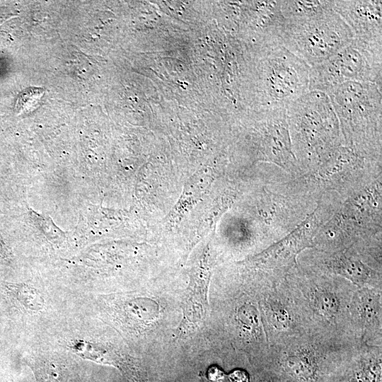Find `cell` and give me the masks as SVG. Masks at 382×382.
Returning a JSON list of instances; mask_svg holds the SVG:
<instances>
[{
  "instance_id": "obj_16",
  "label": "cell",
  "mask_w": 382,
  "mask_h": 382,
  "mask_svg": "<svg viewBox=\"0 0 382 382\" xmlns=\"http://www.w3.org/2000/svg\"><path fill=\"white\" fill-rule=\"evenodd\" d=\"M30 366L36 378V382H61V371L58 366L49 360L38 359Z\"/></svg>"
},
{
  "instance_id": "obj_1",
  "label": "cell",
  "mask_w": 382,
  "mask_h": 382,
  "mask_svg": "<svg viewBox=\"0 0 382 382\" xmlns=\"http://www.w3.org/2000/svg\"><path fill=\"white\" fill-rule=\"evenodd\" d=\"M339 121L347 146L362 154L381 149V86L349 81L327 93Z\"/></svg>"
},
{
  "instance_id": "obj_18",
  "label": "cell",
  "mask_w": 382,
  "mask_h": 382,
  "mask_svg": "<svg viewBox=\"0 0 382 382\" xmlns=\"http://www.w3.org/2000/svg\"><path fill=\"white\" fill-rule=\"evenodd\" d=\"M317 308L325 316L331 317L338 310V304L335 296L328 291L318 292L315 297Z\"/></svg>"
},
{
  "instance_id": "obj_5",
  "label": "cell",
  "mask_w": 382,
  "mask_h": 382,
  "mask_svg": "<svg viewBox=\"0 0 382 382\" xmlns=\"http://www.w3.org/2000/svg\"><path fill=\"white\" fill-rule=\"evenodd\" d=\"M382 84V44L354 37L325 61L311 67L309 91L328 93L339 85L349 82Z\"/></svg>"
},
{
  "instance_id": "obj_14",
  "label": "cell",
  "mask_w": 382,
  "mask_h": 382,
  "mask_svg": "<svg viewBox=\"0 0 382 382\" xmlns=\"http://www.w3.org/2000/svg\"><path fill=\"white\" fill-rule=\"evenodd\" d=\"M71 347L76 354L85 359L112 365L123 370L122 366L120 364V360L105 349L81 340L76 341Z\"/></svg>"
},
{
  "instance_id": "obj_4",
  "label": "cell",
  "mask_w": 382,
  "mask_h": 382,
  "mask_svg": "<svg viewBox=\"0 0 382 382\" xmlns=\"http://www.w3.org/2000/svg\"><path fill=\"white\" fill-rule=\"evenodd\" d=\"M354 37L348 25L330 8L306 18H284L280 42L312 67L348 45Z\"/></svg>"
},
{
  "instance_id": "obj_17",
  "label": "cell",
  "mask_w": 382,
  "mask_h": 382,
  "mask_svg": "<svg viewBox=\"0 0 382 382\" xmlns=\"http://www.w3.org/2000/svg\"><path fill=\"white\" fill-rule=\"evenodd\" d=\"M357 301V313L366 322L374 320L378 314V304L374 296L370 294H363Z\"/></svg>"
},
{
  "instance_id": "obj_2",
  "label": "cell",
  "mask_w": 382,
  "mask_h": 382,
  "mask_svg": "<svg viewBox=\"0 0 382 382\" xmlns=\"http://www.w3.org/2000/svg\"><path fill=\"white\" fill-rule=\"evenodd\" d=\"M286 118L296 157L321 163L341 145L339 121L323 92L301 96L286 109Z\"/></svg>"
},
{
  "instance_id": "obj_20",
  "label": "cell",
  "mask_w": 382,
  "mask_h": 382,
  "mask_svg": "<svg viewBox=\"0 0 382 382\" xmlns=\"http://www.w3.org/2000/svg\"><path fill=\"white\" fill-rule=\"evenodd\" d=\"M231 382H250L248 374L241 369H236L228 375Z\"/></svg>"
},
{
  "instance_id": "obj_8",
  "label": "cell",
  "mask_w": 382,
  "mask_h": 382,
  "mask_svg": "<svg viewBox=\"0 0 382 382\" xmlns=\"http://www.w3.org/2000/svg\"><path fill=\"white\" fill-rule=\"evenodd\" d=\"M211 277L209 248L207 245L190 270V282L182 303L183 318L178 335L195 331L204 320L208 309V289Z\"/></svg>"
},
{
  "instance_id": "obj_11",
  "label": "cell",
  "mask_w": 382,
  "mask_h": 382,
  "mask_svg": "<svg viewBox=\"0 0 382 382\" xmlns=\"http://www.w3.org/2000/svg\"><path fill=\"white\" fill-rule=\"evenodd\" d=\"M332 270L357 284H364L371 275V270L359 260L342 254L333 259L330 264Z\"/></svg>"
},
{
  "instance_id": "obj_15",
  "label": "cell",
  "mask_w": 382,
  "mask_h": 382,
  "mask_svg": "<svg viewBox=\"0 0 382 382\" xmlns=\"http://www.w3.org/2000/svg\"><path fill=\"white\" fill-rule=\"evenodd\" d=\"M11 294L25 309L38 311L44 306L43 298L38 291L28 286H19L13 289Z\"/></svg>"
},
{
  "instance_id": "obj_12",
  "label": "cell",
  "mask_w": 382,
  "mask_h": 382,
  "mask_svg": "<svg viewBox=\"0 0 382 382\" xmlns=\"http://www.w3.org/2000/svg\"><path fill=\"white\" fill-rule=\"evenodd\" d=\"M285 19L306 18L332 8V1H280Z\"/></svg>"
},
{
  "instance_id": "obj_3",
  "label": "cell",
  "mask_w": 382,
  "mask_h": 382,
  "mask_svg": "<svg viewBox=\"0 0 382 382\" xmlns=\"http://www.w3.org/2000/svg\"><path fill=\"white\" fill-rule=\"evenodd\" d=\"M258 52L256 97L259 109H285L309 91L311 66L281 44Z\"/></svg>"
},
{
  "instance_id": "obj_9",
  "label": "cell",
  "mask_w": 382,
  "mask_h": 382,
  "mask_svg": "<svg viewBox=\"0 0 382 382\" xmlns=\"http://www.w3.org/2000/svg\"><path fill=\"white\" fill-rule=\"evenodd\" d=\"M332 9L351 28L354 37L382 44L381 1H332Z\"/></svg>"
},
{
  "instance_id": "obj_6",
  "label": "cell",
  "mask_w": 382,
  "mask_h": 382,
  "mask_svg": "<svg viewBox=\"0 0 382 382\" xmlns=\"http://www.w3.org/2000/svg\"><path fill=\"white\" fill-rule=\"evenodd\" d=\"M259 111L257 125L259 160L286 170H294L297 158L290 137L286 110L259 109Z\"/></svg>"
},
{
  "instance_id": "obj_10",
  "label": "cell",
  "mask_w": 382,
  "mask_h": 382,
  "mask_svg": "<svg viewBox=\"0 0 382 382\" xmlns=\"http://www.w3.org/2000/svg\"><path fill=\"white\" fill-rule=\"evenodd\" d=\"M214 173L208 170L195 173L185 184L181 196L168 215V222L179 221L206 193L214 180Z\"/></svg>"
},
{
  "instance_id": "obj_7",
  "label": "cell",
  "mask_w": 382,
  "mask_h": 382,
  "mask_svg": "<svg viewBox=\"0 0 382 382\" xmlns=\"http://www.w3.org/2000/svg\"><path fill=\"white\" fill-rule=\"evenodd\" d=\"M316 209L294 231L277 243L247 261L259 268L270 270H285L292 266L298 254L306 248H311L318 226Z\"/></svg>"
},
{
  "instance_id": "obj_13",
  "label": "cell",
  "mask_w": 382,
  "mask_h": 382,
  "mask_svg": "<svg viewBox=\"0 0 382 382\" xmlns=\"http://www.w3.org/2000/svg\"><path fill=\"white\" fill-rule=\"evenodd\" d=\"M377 190H364L354 196L348 204L347 214L355 219L368 218L375 208H378L379 195L374 196Z\"/></svg>"
},
{
  "instance_id": "obj_19",
  "label": "cell",
  "mask_w": 382,
  "mask_h": 382,
  "mask_svg": "<svg viewBox=\"0 0 382 382\" xmlns=\"http://www.w3.org/2000/svg\"><path fill=\"white\" fill-rule=\"evenodd\" d=\"M224 373L217 366H212L207 371V379L212 382H221L224 378Z\"/></svg>"
}]
</instances>
